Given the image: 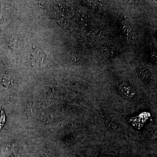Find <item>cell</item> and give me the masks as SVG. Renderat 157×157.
<instances>
[{
  "instance_id": "cell-5",
  "label": "cell",
  "mask_w": 157,
  "mask_h": 157,
  "mask_svg": "<svg viewBox=\"0 0 157 157\" xmlns=\"http://www.w3.org/2000/svg\"><path fill=\"white\" fill-rule=\"evenodd\" d=\"M70 58L71 61L73 62L74 63H78L79 61L78 56L74 52H71L70 54Z\"/></svg>"
},
{
  "instance_id": "cell-2",
  "label": "cell",
  "mask_w": 157,
  "mask_h": 157,
  "mask_svg": "<svg viewBox=\"0 0 157 157\" xmlns=\"http://www.w3.org/2000/svg\"><path fill=\"white\" fill-rule=\"evenodd\" d=\"M137 73L144 81L150 82L151 80L152 75L148 70L144 68L137 69Z\"/></svg>"
},
{
  "instance_id": "cell-7",
  "label": "cell",
  "mask_w": 157,
  "mask_h": 157,
  "mask_svg": "<svg viewBox=\"0 0 157 157\" xmlns=\"http://www.w3.org/2000/svg\"><path fill=\"white\" fill-rule=\"evenodd\" d=\"M151 59L152 61L154 63L157 62V54L155 52L151 54Z\"/></svg>"
},
{
  "instance_id": "cell-1",
  "label": "cell",
  "mask_w": 157,
  "mask_h": 157,
  "mask_svg": "<svg viewBox=\"0 0 157 157\" xmlns=\"http://www.w3.org/2000/svg\"><path fill=\"white\" fill-rule=\"evenodd\" d=\"M119 90L121 94L127 99L132 100L136 96V92L135 89L126 82H123L120 85Z\"/></svg>"
},
{
  "instance_id": "cell-4",
  "label": "cell",
  "mask_w": 157,
  "mask_h": 157,
  "mask_svg": "<svg viewBox=\"0 0 157 157\" xmlns=\"http://www.w3.org/2000/svg\"><path fill=\"white\" fill-rule=\"evenodd\" d=\"M107 128L111 131H116L117 130L118 126L117 124L113 122L109 121L107 123Z\"/></svg>"
},
{
  "instance_id": "cell-6",
  "label": "cell",
  "mask_w": 157,
  "mask_h": 157,
  "mask_svg": "<svg viewBox=\"0 0 157 157\" xmlns=\"http://www.w3.org/2000/svg\"><path fill=\"white\" fill-rule=\"evenodd\" d=\"M10 77L9 76H6L5 77L3 82L4 83V85H9L10 83Z\"/></svg>"
},
{
  "instance_id": "cell-3",
  "label": "cell",
  "mask_w": 157,
  "mask_h": 157,
  "mask_svg": "<svg viewBox=\"0 0 157 157\" xmlns=\"http://www.w3.org/2000/svg\"><path fill=\"white\" fill-rule=\"evenodd\" d=\"M6 122V115L2 109L0 108V132Z\"/></svg>"
},
{
  "instance_id": "cell-8",
  "label": "cell",
  "mask_w": 157,
  "mask_h": 157,
  "mask_svg": "<svg viewBox=\"0 0 157 157\" xmlns=\"http://www.w3.org/2000/svg\"><path fill=\"white\" fill-rule=\"evenodd\" d=\"M107 49L106 48H103L100 50V52L102 53H106L107 52Z\"/></svg>"
}]
</instances>
